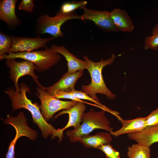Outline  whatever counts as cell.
I'll list each match as a JSON object with an SVG mask.
<instances>
[{
    "mask_svg": "<svg viewBox=\"0 0 158 158\" xmlns=\"http://www.w3.org/2000/svg\"><path fill=\"white\" fill-rule=\"evenodd\" d=\"M19 86L20 90L19 92H16L13 87L4 91L11 101L13 111L21 108L28 110L32 115L33 122L41 131L43 137L46 138L49 135H53L56 129L44 119L40 106L37 103H32L27 96V92L31 93L29 87L24 83H21Z\"/></svg>",
    "mask_w": 158,
    "mask_h": 158,
    "instance_id": "1",
    "label": "cell"
},
{
    "mask_svg": "<svg viewBox=\"0 0 158 158\" xmlns=\"http://www.w3.org/2000/svg\"><path fill=\"white\" fill-rule=\"evenodd\" d=\"M116 57L115 55L112 54L108 59L105 60L102 59L100 61L96 62L90 60L86 55L83 56V59L87 63L86 69L90 75L91 82L88 85H82L81 89L82 91L98 102L100 103L96 96L97 94L104 95L110 99H114L116 97L106 86L102 74L103 68L111 64Z\"/></svg>",
    "mask_w": 158,
    "mask_h": 158,
    "instance_id": "2",
    "label": "cell"
},
{
    "mask_svg": "<svg viewBox=\"0 0 158 158\" xmlns=\"http://www.w3.org/2000/svg\"><path fill=\"white\" fill-rule=\"evenodd\" d=\"M105 111H96L93 108L90 109L82 116V123L77 129L67 130L66 134L72 143L78 142L80 137L89 134L96 129H102L110 133L113 128L110 126V122L105 114Z\"/></svg>",
    "mask_w": 158,
    "mask_h": 158,
    "instance_id": "3",
    "label": "cell"
},
{
    "mask_svg": "<svg viewBox=\"0 0 158 158\" xmlns=\"http://www.w3.org/2000/svg\"><path fill=\"white\" fill-rule=\"evenodd\" d=\"M12 58H20L30 61L35 66L37 71L42 72L48 70L58 63L61 59V56L47 47L44 50L9 53L0 56L1 60Z\"/></svg>",
    "mask_w": 158,
    "mask_h": 158,
    "instance_id": "4",
    "label": "cell"
},
{
    "mask_svg": "<svg viewBox=\"0 0 158 158\" xmlns=\"http://www.w3.org/2000/svg\"><path fill=\"white\" fill-rule=\"evenodd\" d=\"M74 19H80V16L75 11L64 13L59 10L53 17L47 14L42 15L37 20L35 34L36 36H40L48 34L55 39L63 37L65 35L61 30V26L66 21Z\"/></svg>",
    "mask_w": 158,
    "mask_h": 158,
    "instance_id": "5",
    "label": "cell"
},
{
    "mask_svg": "<svg viewBox=\"0 0 158 158\" xmlns=\"http://www.w3.org/2000/svg\"><path fill=\"white\" fill-rule=\"evenodd\" d=\"M36 95L39 99L41 113L44 119L47 121L52 118L57 112L68 109L76 104L78 102L65 101L56 98L50 95L45 90V87H38L36 88Z\"/></svg>",
    "mask_w": 158,
    "mask_h": 158,
    "instance_id": "6",
    "label": "cell"
},
{
    "mask_svg": "<svg viewBox=\"0 0 158 158\" xmlns=\"http://www.w3.org/2000/svg\"><path fill=\"white\" fill-rule=\"evenodd\" d=\"M6 124H10L15 128L16 136L10 143L6 158H15V146L17 140L21 136H25L31 140H35L37 136L36 131L30 128L27 124V119L23 112H20L16 117L8 115L4 121Z\"/></svg>",
    "mask_w": 158,
    "mask_h": 158,
    "instance_id": "7",
    "label": "cell"
},
{
    "mask_svg": "<svg viewBox=\"0 0 158 158\" xmlns=\"http://www.w3.org/2000/svg\"><path fill=\"white\" fill-rule=\"evenodd\" d=\"M15 59H6V64L9 68V77L13 82L15 90L18 92L20 91L18 81L20 77L25 75L30 76L38 87L44 88L39 83L38 77L34 72L36 68L32 62L25 60L21 61H16Z\"/></svg>",
    "mask_w": 158,
    "mask_h": 158,
    "instance_id": "8",
    "label": "cell"
},
{
    "mask_svg": "<svg viewBox=\"0 0 158 158\" xmlns=\"http://www.w3.org/2000/svg\"><path fill=\"white\" fill-rule=\"evenodd\" d=\"M11 38L12 44L9 52L11 53L30 52L42 47L45 48L47 47L48 43L55 39L52 37L42 38L38 36L31 38L11 35Z\"/></svg>",
    "mask_w": 158,
    "mask_h": 158,
    "instance_id": "9",
    "label": "cell"
},
{
    "mask_svg": "<svg viewBox=\"0 0 158 158\" xmlns=\"http://www.w3.org/2000/svg\"><path fill=\"white\" fill-rule=\"evenodd\" d=\"M83 10V13L80 16V19L92 21L98 27L107 32L118 31L114 24L108 11L94 10L86 7Z\"/></svg>",
    "mask_w": 158,
    "mask_h": 158,
    "instance_id": "10",
    "label": "cell"
},
{
    "mask_svg": "<svg viewBox=\"0 0 158 158\" xmlns=\"http://www.w3.org/2000/svg\"><path fill=\"white\" fill-rule=\"evenodd\" d=\"M86 108L84 103L79 102L69 109L63 110L56 115L55 116V118L62 114H67L69 116V120L64 127L56 129L54 134L52 136V138L53 139L56 137H58L59 141H60L63 138V132L66 129L71 127H73L74 129L78 128L81 124L80 122L82 121V116Z\"/></svg>",
    "mask_w": 158,
    "mask_h": 158,
    "instance_id": "11",
    "label": "cell"
},
{
    "mask_svg": "<svg viewBox=\"0 0 158 158\" xmlns=\"http://www.w3.org/2000/svg\"><path fill=\"white\" fill-rule=\"evenodd\" d=\"M84 70L74 73L66 72L60 79L52 85L45 87V90L51 95L59 91L69 92L75 90V87L78 80L83 75Z\"/></svg>",
    "mask_w": 158,
    "mask_h": 158,
    "instance_id": "12",
    "label": "cell"
},
{
    "mask_svg": "<svg viewBox=\"0 0 158 158\" xmlns=\"http://www.w3.org/2000/svg\"><path fill=\"white\" fill-rule=\"evenodd\" d=\"M17 0L0 1V19L5 22L8 26L13 28L20 25L21 20L16 16L15 9Z\"/></svg>",
    "mask_w": 158,
    "mask_h": 158,
    "instance_id": "13",
    "label": "cell"
},
{
    "mask_svg": "<svg viewBox=\"0 0 158 158\" xmlns=\"http://www.w3.org/2000/svg\"><path fill=\"white\" fill-rule=\"evenodd\" d=\"M50 48L53 51L60 54L65 58L67 62L68 73H72L86 69L87 62L77 58L63 46L53 44Z\"/></svg>",
    "mask_w": 158,
    "mask_h": 158,
    "instance_id": "14",
    "label": "cell"
},
{
    "mask_svg": "<svg viewBox=\"0 0 158 158\" xmlns=\"http://www.w3.org/2000/svg\"><path fill=\"white\" fill-rule=\"evenodd\" d=\"M128 138L138 144L149 147L158 142V124L146 127L142 131L128 134Z\"/></svg>",
    "mask_w": 158,
    "mask_h": 158,
    "instance_id": "15",
    "label": "cell"
},
{
    "mask_svg": "<svg viewBox=\"0 0 158 158\" xmlns=\"http://www.w3.org/2000/svg\"><path fill=\"white\" fill-rule=\"evenodd\" d=\"M119 120L122 124V127L118 130L110 133L111 135L116 137L125 134L139 132L147 127L145 117H140L129 120L121 118Z\"/></svg>",
    "mask_w": 158,
    "mask_h": 158,
    "instance_id": "16",
    "label": "cell"
},
{
    "mask_svg": "<svg viewBox=\"0 0 158 158\" xmlns=\"http://www.w3.org/2000/svg\"><path fill=\"white\" fill-rule=\"evenodd\" d=\"M113 22L118 30L131 32L134 28L130 17L124 10L116 8L109 12Z\"/></svg>",
    "mask_w": 158,
    "mask_h": 158,
    "instance_id": "17",
    "label": "cell"
},
{
    "mask_svg": "<svg viewBox=\"0 0 158 158\" xmlns=\"http://www.w3.org/2000/svg\"><path fill=\"white\" fill-rule=\"evenodd\" d=\"M110 133L99 132L94 135L89 134L79 138L78 142L87 148L98 147L105 144H109L112 138Z\"/></svg>",
    "mask_w": 158,
    "mask_h": 158,
    "instance_id": "18",
    "label": "cell"
},
{
    "mask_svg": "<svg viewBox=\"0 0 158 158\" xmlns=\"http://www.w3.org/2000/svg\"><path fill=\"white\" fill-rule=\"evenodd\" d=\"M127 156L129 158H151L149 147L138 144L128 147Z\"/></svg>",
    "mask_w": 158,
    "mask_h": 158,
    "instance_id": "19",
    "label": "cell"
},
{
    "mask_svg": "<svg viewBox=\"0 0 158 158\" xmlns=\"http://www.w3.org/2000/svg\"><path fill=\"white\" fill-rule=\"evenodd\" d=\"M66 92L80 99L87 100L92 102L95 103V104L99 106L103 110H105L106 111H107L110 113L115 115L118 118L120 117L118 115L119 113L118 112L112 110L105 105L102 104L101 103L97 102L90 96L88 95L82 91L74 90L69 92Z\"/></svg>",
    "mask_w": 158,
    "mask_h": 158,
    "instance_id": "20",
    "label": "cell"
},
{
    "mask_svg": "<svg viewBox=\"0 0 158 158\" xmlns=\"http://www.w3.org/2000/svg\"><path fill=\"white\" fill-rule=\"evenodd\" d=\"M144 48L145 49L158 50V23L154 27L151 35L146 37Z\"/></svg>",
    "mask_w": 158,
    "mask_h": 158,
    "instance_id": "21",
    "label": "cell"
},
{
    "mask_svg": "<svg viewBox=\"0 0 158 158\" xmlns=\"http://www.w3.org/2000/svg\"><path fill=\"white\" fill-rule=\"evenodd\" d=\"M87 4V2L85 1H66L61 5L60 11L64 13H68L74 11L78 9H83Z\"/></svg>",
    "mask_w": 158,
    "mask_h": 158,
    "instance_id": "22",
    "label": "cell"
},
{
    "mask_svg": "<svg viewBox=\"0 0 158 158\" xmlns=\"http://www.w3.org/2000/svg\"><path fill=\"white\" fill-rule=\"evenodd\" d=\"M12 44L11 35L0 32V56L9 53Z\"/></svg>",
    "mask_w": 158,
    "mask_h": 158,
    "instance_id": "23",
    "label": "cell"
},
{
    "mask_svg": "<svg viewBox=\"0 0 158 158\" xmlns=\"http://www.w3.org/2000/svg\"><path fill=\"white\" fill-rule=\"evenodd\" d=\"M52 96L58 99H70L73 101L83 102L85 103H87L88 104L94 106L101 108V107L99 106L97 104L90 103L83 101L66 91H61L56 92Z\"/></svg>",
    "mask_w": 158,
    "mask_h": 158,
    "instance_id": "24",
    "label": "cell"
},
{
    "mask_svg": "<svg viewBox=\"0 0 158 158\" xmlns=\"http://www.w3.org/2000/svg\"><path fill=\"white\" fill-rule=\"evenodd\" d=\"M97 149L103 152L107 158H121L119 153L114 149L109 144L103 145Z\"/></svg>",
    "mask_w": 158,
    "mask_h": 158,
    "instance_id": "25",
    "label": "cell"
},
{
    "mask_svg": "<svg viewBox=\"0 0 158 158\" xmlns=\"http://www.w3.org/2000/svg\"><path fill=\"white\" fill-rule=\"evenodd\" d=\"M35 7L33 0H22L18 6V9L32 12Z\"/></svg>",
    "mask_w": 158,
    "mask_h": 158,
    "instance_id": "26",
    "label": "cell"
},
{
    "mask_svg": "<svg viewBox=\"0 0 158 158\" xmlns=\"http://www.w3.org/2000/svg\"><path fill=\"white\" fill-rule=\"evenodd\" d=\"M145 118L147 127L158 124V107Z\"/></svg>",
    "mask_w": 158,
    "mask_h": 158,
    "instance_id": "27",
    "label": "cell"
}]
</instances>
